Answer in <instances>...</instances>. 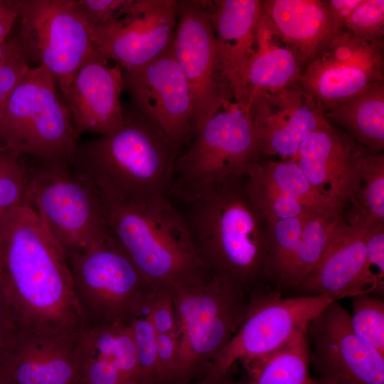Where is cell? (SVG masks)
<instances>
[{
    "instance_id": "16",
    "label": "cell",
    "mask_w": 384,
    "mask_h": 384,
    "mask_svg": "<svg viewBox=\"0 0 384 384\" xmlns=\"http://www.w3.org/2000/svg\"><path fill=\"white\" fill-rule=\"evenodd\" d=\"M383 42L356 38L343 29L303 70L297 84L323 110L384 80Z\"/></svg>"
},
{
    "instance_id": "37",
    "label": "cell",
    "mask_w": 384,
    "mask_h": 384,
    "mask_svg": "<svg viewBox=\"0 0 384 384\" xmlns=\"http://www.w3.org/2000/svg\"><path fill=\"white\" fill-rule=\"evenodd\" d=\"M143 315L156 334H175V311L170 289H154Z\"/></svg>"
},
{
    "instance_id": "9",
    "label": "cell",
    "mask_w": 384,
    "mask_h": 384,
    "mask_svg": "<svg viewBox=\"0 0 384 384\" xmlns=\"http://www.w3.org/2000/svg\"><path fill=\"white\" fill-rule=\"evenodd\" d=\"M84 324L130 325L154 291L110 233L99 245L68 259Z\"/></svg>"
},
{
    "instance_id": "25",
    "label": "cell",
    "mask_w": 384,
    "mask_h": 384,
    "mask_svg": "<svg viewBox=\"0 0 384 384\" xmlns=\"http://www.w3.org/2000/svg\"><path fill=\"white\" fill-rule=\"evenodd\" d=\"M262 15L303 70L344 28L324 0H262Z\"/></svg>"
},
{
    "instance_id": "39",
    "label": "cell",
    "mask_w": 384,
    "mask_h": 384,
    "mask_svg": "<svg viewBox=\"0 0 384 384\" xmlns=\"http://www.w3.org/2000/svg\"><path fill=\"white\" fill-rule=\"evenodd\" d=\"M366 262L373 273L376 274L373 271L375 267L378 274L384 278V223H378L368 236L366 242Z\"/></svg>"
},
{
    "instance_id": "14",
    "label": "cell",
    "mask_w": 384,
    "mask_h": 384,
    "mask_svg": "<svg viewBox=\"0 0 384 384\" xmlns=\"http://www.w3.org/2000/svg\"><path fill=\"white\" fill-rule=\"evenodd\" d=\"M122 79L132 107L180 148L190 144L196 134L192 100L173 44L140 66L122 69Z\"/></svg>"
},
{
    "instance_id": "40",
    "label": "cell",
    "mask_w": 384,
    "mask_h": 384,
    "mask_svg": "<svg viewBox=\"0 0 384 384\" xmlns=\"http://www.w3.org/2000/svg\"><path fill=\"white\" fill-rule=\"evenodd\" d=\"M363 0H324L331 14L343 28V24Z\"/></svg>"
},
{
    "instance_id": "43",
    "label": "cell",
    "mask_w": 384,
    "mask_h": 384,
    "mask_svg": "<svg viewBox=\"0 0 384 384\" xmlns=\"http://www.w3.org/2000/svg\"><path fill=\"white\" fill-rule=\"evenodd\" d=\"M228 376L223 378H214L206 375H203L188 384H225Z\"/></svg>"
},
{
    "instance_id": "36",
    "label": "cell",
    "mask_w": 384,
    "mask_h": 384,
    "mask_svg": "<svg viewBox=\"0 0 384 384\" xmlns=\"http://www.w3.org/2000/svg\"><path fill=\"white\" fill-rule=\"evenodd\" d=\"M132 0H74L75 8L89 29L117 19Z\"/></svg>"
},
{
    "instance_id": "35",
    "label": "cell",
    "mask_w": 384,
    "mask_h": 384,
    "mask_svg": "<svg viewBox=\"0 0 384 384\" xmlns=\"http://www.w3.org/2000/svg\"><path fill=\"white\" fill-rule=\"evenodd\" d=\"M30 68L15 41H9L6 53L0 63V127L12 92Z\"/></svg>"
},
{
    "instance_id": "42",
    "label": "cell",
    "mask_w": 384,
    "mask_h": 384,
    "mask_svg": "<svg viewBox=\"0 0 384 384\" xmlns=\"http://www.w3.org/2000/svg\"><path fill=\"white\" fill-rule=\"evenodd\" d=\"M18 16L17 11L6 0H0V41H6Z\"/></svg>"
},
{
    "instance_id": "44",
    "label": "cell",
    "mask_w": 384,
    "mask_h": 384,
    "mask_svg": "<svg viewBox=\"0 0 384 384\" xmlns=\"http://www.w3.org/2000/svg\"><path fill=\"white\" fill-rule=\"evenodd\" d=\"M9 46V41H0V63L4 59Z\"/></svg>"
},
{
    "instance_id": "32",
    "label": "cell",
    "mask_w": 384,
    "mask_h": 384,
    "mask_svg": "<svg viewBox=\"0 0 384 384\" xmlns=\"http://www.w3.org/2000/svg\"><path fill=\"white\" fill-rule=\"evenodd\" d=\"M351 326L363 341L384 355V302L370 294L352 297Z\"/></svg>"
},
{
    "instance_id": "31",
    "label": "cell",
    "mask_w": 384,
    "mask_h": 384,
    "mask_svg": "<svg viewBox=\"0 0 384 384\" xmlns=\"http://www.w3.org/2000/svg\"><path fill=\"white\" fill-rule=\"evenodd\" d=\"M30 175L22 156L0 145V218L26 201Z\"/></svg>"
},
{
    "instance_id": "22",
    "label": "cell",
    "mask_w": 384,
    "mask_h": 384,
    "mask_svg": "<svg viewBox=\"0 0 384 384\" xmlns=\"http://www.w3.org/2000/svg\"><path fill=\"white\" fill-rule=\"evenodd\" d=\"M76 334L16 331L0 364V376L14 384H78L74 358Z\"/></svg>"
},
{
    "instance_id": "12",
    "label": "cell",
    "mask_w": 384,
    "mask_h": 384,
    "mask_svg": "<svg viewBox=\"0 0 384 384\" xmlns=\"http://www.w3.org/2000/svg\"><path fill=\"white\" fill-rule=\"evenodd\" d=\"M340 218L324 253L314 270L292 292L293 295H324L334 301L361 294L383 293V281L366 262V242L374 227L355 203Z\"/></svg>"
},
{
    "instance_id": "7",
    "label": "cell",
    "mask_w": 384,
    "mask_h": 384,
    "mask_svg": "<svg viewBox=\"0 0 384 384\" xmlns=\"http://www.w3.org/2000/svg\"><path fill=\"white\" fill-rule=\"evenodd\" d=\"M31 169L26 201L67 259L102 243L110 230L100 194L67 162Z\"/></svg>"
},
{
    "instance_id": "5",
    "label": "cell",
    "mask_w": 384,
    "mask_h": 384,
    "mask_svg": "<svg viewBox=\"0 0 384 384\" xmlns=\"http://www.w3.org/2000/svg\"><path fill=\"white\" fill-rule=\"evenodd\" d=\"M170 290L178 344L171 384H188L203 375L228 345L246 314L250 294L214 277Z\"/></svg>"
},
{
    "instance_id": "38",
    "label": "cell",
    "mask_w": 384,
    "mask_h": 384,
    "mask_svg": "<svg viewBox=\"0 0 384 384\" xmlns=\"http://www.w3.org/2000/svg\"><path fill=\"white\" fill-rule=\"evenodd\" d=\"M178 345L175 334H156L158 384H171L176 367Z\"/></svg>"
},
{
    "instance_id": "47",
    "label": "cell",
    "mask_w": 384,
    "mask_h": 384,
    "mask_svg": "<svg viewBox=\"0 0 384 384\" xmlns=\"http://www.w3.org/2000/svg\"><path fill=\"white\" fill-rule=\"evenodd\" d=\"M313 384H332L331 383H328L326 381H324L322 380L318 379V378H314V383Z\"/></svg>"
},
{
    "instance_id": "33",
    "label": "cell",
    "mask_w": 384,
    "mask_h": 384,
    "mask_svg": "<svg viewBox=\"0 0 384 384\" xmlns=\"http://www.w3.org/2000/svg\"><path fill=\"white\" fill-rule=\"evenodd\" d=\"M343 28L359 39L383 42L384 1L363 0L345 21Z\"/></svg>"
},
{
    "instance_id": "24",
    "label": "cell",
    "mask_w": 384,
    "mask_h": 384,
    "mask_svg": "<svg viewBox=\"0 0 384 384\" xmlns=\"http://www.w3.org/2000/svg\"><path fill=\"white\" fill-rule=\"evenodd\" d=\"M78 384H140L130 325L83 324L75 339Z\"/></svg>"
},
{
    "instance_id": "1",
    "label": "cell",
    "mask_w": 384,
    "mask_h": 384,
    "mask_svg": "<svg viewBox=\"0 0 384 384\" xmlns=\"http://www.w3.org/2000/svg\"><path fill=\"white\" fill-rule=\"evenodd\" d=\"M0 287L16 331L84 324L68 259L26 201L0 218Z\"/></svg>"
},
{
    "instance_id": "23",
    "label": "cell",
    "mask_w": 384,
    "mask_h": 384,
    "mask_svg": "<svg viewBox=\"0 0 384 384\" xmlns=\"http://www.w3.org/2000/svg\"><path fill=\"white\" fill-rule=\"evenodd\" d=\"M107 61L99 59L85 64L62 96L78 134L107 135L122 124V68L117 64L109 66Z\"/></svg>"
},
{
    "instance_id": "19",
    "label": "cell",
    "mask_w": 384,
    "mask_h": 384,
    "mask_svg": "<svg viewBox=\"0 0 384 384\" xmlns=\"http://www.w3.org/2000/svg\"><path fill=\"white\" fill-rule=\"evenodd\" d=\"M361 149L324 118L290 159L320 194L344 209L354 201L359 188Z\"/></svg>"
},
{
    "instance_id": "41",
    "label": "cell",
    "mask_w": 384,
    "mask_h": 384,
    "mask_svg": "<svg viewBox=\"0 0 384 384\" xmlns=\"http://www.w3.org/2000/svg\"><path fill=\"white\" fill-rule=\"evenodd\" d=\"M16 331L9 321L5 311L0 310V364L11 346Z\"/></svg>"
},
{
    "instance_id": "45",
    "label": "cell",
    "mask_w": 384,
    "mask_h": 384,
    "mask_svg": "<svg viewBox=\"0 0 384 384\" xmlns=\"http://www.w3.org/2000/svg\"><path fill=\"white\" fill-rule=\"evenodd\" d=\"M225 384H253L252 382L247 378H242L240 380L233 381L227 378Z\"/></svg>"
},
{
    "instance_id": "34",
    "label": "cell",
    "mask_w": 384,
    "mask_h": 384,
    "mask_svg": "<svg viewBox=\"0 0 384 384\" xmlns=\"http://www.w3.org/2000/svg\"><path fill=\"white\" fill-rule=\"evenodd\" d=\"M130 327L141 373L140 384H158L156 333L144 315L134 319Z\"/></svg>"
},
{
    "instance_id": "2",
    "label": "cell",
    "mask_w": 384,
    "mask_h": 384,
    "mask_svg": "<svg viewBox=\"0 0 384 384\" xmlns=\"http://www.w3.org/2000/svg\"><path fill=\"white\" fill-rule=\"evenodd\" d=\"M184 203L182 214L193 248L210 275L250 294L269 289L266 223L250 198L245 176Z\"/></svg>"
},
{
    "instance_id": "13",
    "label": "cell",
    "mask_w": 384,
    "mask_h": 384,
    "mask_svg": "<svg viewBox=\"0 0 384 384\" xmlns=\"http://www.w3.org/2000/svg\"><path fill=\"white\" fill-rule=\"evenodd\" d=\"M176 18L173 48L189 87L196 134L234 102L233 94L218 68L214 31L202 1L176 0Z\"/></svg>"
},
{
    "instance_id": "21",
    "label": "cell",
    "mask_w": 384,
    "mask_h": 384,
    "mask_svg": "<svg viewBox=\"0 0 384 384\" xmlns=\"http://www.w3.org/2000/svg\"><path fill=\"white\" fill-rule=\"evenodd\" d=\"M202 3L214 31L218 68L232 90L234 102L245 108L246 75L255 50L261 1L210 0Z\"/></svg>"
},
{
    "instance_id": "18",
    "label": "cell",
    "mask_w": 384,
    "mask_h": 384,
    "mask_svg": "<svg viewBox=\"0 0 384 384\" xmlns=\"http://www.w3.org/2000/svg\"><path fill=\"white\" fill-rule=\"evenodd\" d=\"M249 112L260 154L292 159L306 137L324 117L314 99L297 83L248 99Z\"/></svg>"
},
{
    "instance_id": "29",
    "label": "cell",
    "mask_w": 384,
    "mask_h": 384,
    "mask_svg": "<svg viewBox=\"0 0 384 384\" xmlns=\"http://www.w3.org/2000/svg\"><path fill=\"white\" fill-rule=\"evenodd\" d=\"M253 384H313L306 329L279 348L242 362Z\"/></svg>"
},
{
    "instance_id": "6",
    "label": "cell",
    "mask_w": 384,
    "mask_h": 384,
    "mask_svg": "<svg viewBox=\"0 0 384 384\" xmlns=\"http://www.w3.org/2000/svg\"><path fill=\"white\" fill-rule=\"evenodd\" d=\"M57 88L45 65L29 68L9 100L0 127L1 145L42 163H70L78 134Z\"/></svg>"
},
{
    "instance_id": "4",
    "label": "cell",
    "mask_w": 384,
    "mask_h": 384,
    "mask_svg": "<svg viewBox=\"0 0 384 384\" xmlns=\"http://www.w3.org/2000/svg\"><path fill=\"white\" fill-rule=\"evenodd\" d=\"M100 196L109 230L153 288L196 285L212 277L169 196L141 203Z\"/></svg>"
},
{
    "instance_id": "26",
    "label": "cell",
    "mask_w": 384,
    "mask_h": 384,
    "mask_svg": "<svg viewBox=\"0 0 384 384\" xmlns=\"http://www.w3.org/2000/svg\"><path fill=\"white\" fill-rule=\"evenodd\" d=\"M302 73V68L296 56L261 11L255 50L246 75L247 101L255 93L275 91L297 83Z\"/></svg>"
},
{
    "instance_id": "8",
    "label": "cell",
    "mask_w": 384,
    "mask_h": 384,
    "mask_svg": "<svg viewBox=\"0 0 384 384\" xmlns=\"http://www.w3.org/2000/svg\"><path fill=\"white\" fill-rule=\"evenodd\" d=\"M262 159L248 110L231 102L203 125L179 155L171 195L187 201L223 181L245 176Z\"/></svg>"
},
{
    "instance_id": "30",
    "label": "cell",
    "mask_w": 384,
    "mask_h": 384,
    "mask_svg": "<svg viewBox=\"0 0 384 384\" xmlns=\"http://www.w3.org/2000/svg\"><path fill=\"white\" fill-rule=\"evenodd\" d=\"M360 184L354 201L373 220L384 223V155L362 146Z\"/></svg>"
},
{
    "instance_id": "10",
    "label": "cell",
    "mask_w": 384,
    "mask_h": 384,
    "mask_svg": "<svg viewBox=\"0 0 384 384\" xmlns=\"http://www.w3.org/2000/svg\"><path fill=\"white\" fill-rule=\"evenodd\" d=\"M18 13L14 40L28 62L45 65L63 96L73 76L87 63L105 59L78 14L74 0H6ZM106 60V59H105Z\"/></svg>"
},
{
    "instance_id": "48",
    "label": "cell",
    "mask_w": 384,
    "mask_h": 384,
    "mask_svg": "<svg viewBox=\"0 0 384 384\" xmlns=\"http://www.w3.org/2000/svg\"><path fill=\"white\" fill-rule=\"evenodd\" d=\"M0 384H14L11 383L0 376Z\"/></svg>"
},
{
    "instance_id": "46",
    "label": "cell",
    "mask_w": 384,
    "mask_h": 384,
    "mask_svg": "<svg viewBox=\"0 0 384 384\" xmlns=\"http://www.w3.org/2000/svg\"><path fill=\"white\" fill-rule=\"evenodd\" d=\"M0 310L6 311L5 301H4V295L1 292V287H0Z\"/></svg>"
},
{
    "instance_id": "20",
    "label": "cell",
    "mask_w": 384,
    "mask_h": 384,
    "mask_svg": "<svg viewBox=\"0 0 384 384\" xmlns=\"http://www.w3.org/2000/svg\"><path fill=\"white\" fill-rule=\"evenodd\" d=\"M245 181L250 198L265 223L344 210L320 194L292 159H262L248 169Z\"/></svg>"
},
{
    "instance_id": "15",
    "label": "cell",
    "mask_w": 384,
    "mask_h": 384,
    "mask_svg": "<svg viewBox=\"0 0 384 384\" xmlns=\"http://www.w3.org/2000/svg\"><path fill=\"white\" fill-rule=\"evenodd\" d=\"M310 366L332 384H384V355L353 331L350 314L337 301L308 324Z\"/></svg>"
},
{
    "instance_id": "17",
    "label": "cell",
    "mask_w": 384,
    "mask_h": 384,
    "mask_svg": "<svg viewBox=\"0 0 384 384\" xmlns=\"http://www.w3.org/2000/svg\"><path fill=\"white\" fill-rule=\"evenodd\" d=\"M176 0H132L115 20L90 30L101 55L123 70L140 66L173 44Z\"/></svg>"
},
{
    "instance_id": "11",
    "label": "cell",
    "mask_w": 384,
    "mask_h": 384,
    "mask_svg": "<svg viewBox=\"0 0 384 384\" xmlns=\"http://www.w3.org/2000/svg\"><path fill=\"white\" fill-rule=\"evenodd\" d=\"M333 300L324 295L284 296L270 289L250 294L246 314L239 328L206 375L228 376L232 366L266 354L285 343Z\"/></svg>"
},
{
    "instance_id": "28",
    "label": "cell",
    "mask_w": 384,
    "mask_h": 384,
    "mask_svg": "<svg viewBox=\"0 0 384 384\" xmlns=\"http://www.w3.org/2000/svg\"><path fill=\"white\" fill-rule=\"evenodd\" d=\"M343 213L306 216L299 241L269 280L272 291L283 295L293 291L314 270Z\"/></svg>"
},
{
    "instance_id": "27",
    "label": "cell",
    "mask_w": 384,
    "mask_h": 384,
    "mask_svg": "<svg viewBox=\"0 0 384 384\" xmlns=\"http://www.w3.org/2000/svg\"><path fill=\"white\" fill-rule=\"evenodd\" d=\"M326 120L375 153L384 149V80L374 82L358 94L324 110Z\"/></svg>"
},
{
    "instance_id": "3",
    "label": "cell",
    "mask_w": 384,
    "mask_h": 384,
    "mask_svg": "<svg viewBox=\"0 0 384 384\" xmlns=\"http://www.w3.org/2000/svg\"><path fill=\"white\" fill-rule=\"evenodd\" d=\"M181 148L130 105L115 132L78 143L71 167L99 194L141 203L171 194Z\"/></svg>"
}]
</instances>
